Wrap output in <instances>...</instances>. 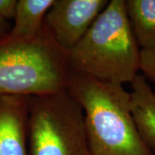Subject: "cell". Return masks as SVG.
Here are the masks:
<instances>
[{
    "mask_svg": "<svg viewBox=\"0 0 155 155\" xmlns=\"http://www.w3.org/2000/svg\"><path fill=\"white\" fill-rule=\"evenodd\" d=\"M67 90L82 107L91 155H155L139 133L122 84L71 71Z\"/></svg>",
    "mask_w": 155,
    "mask_h": 155,
    "instance_id": "1",
    "label": "cell"
},
{
    "mask_svg": "<svg viewBox=\"0 0 155 155\" xmlns=\"http://www.w3.org/2000/svg\"><path fill=\"white\" fill-rule=\"evenodd\" d=\"M71 71L105 83H130L140 72V48L125 0H110L88 31L67 52Z\"/></svg>",
    "mask_w": 155,
    "mask_h": 155,
    "instance_id": "2",
    "label": "cell"
},
{
    "mask_svg": "<svg viewBox=\"0 0 155 155\" xmlns=\"http://www.w3.org/2000/svg\"><path fill=\"white\" fill-rule=\"evenodd\" d=\"M71 69L67 52L44 26L37 36L0 39V97H39L67 90Z\"/></svg>",
    "mask_w": 155,
    "mask_h": 155,
    "instance_id": "3",
    "label": "cell"
},
{
    "mask_svg": "<svg viewBox=\"0 0 155 155\" xmlns=\"http://www.w3.org/2000/svg\"><path fill=\"white\" fill-rule=\"evenodd\" d=\"M29 155H91L82 107L68 90L29 97Z\"/></svg>",
    "mask_w": 155,
    "mask_h": 155,
    "instance_id": "4",
    "label": "cell"
},
{
    "mask_svg": "<svg viewBox=\"0 0 155 155\" xmlns=\"http://www.w3.org/2000/svg\"><path fill=\"white\" fill-rule=\"evenodd\" d=\"M108 0H54L45 17V26L66 52L83 38L105 9Z\"/></svg>",
    "mask_w": 155,
    "mask_h": 155,
    "instance_id": "5",
    "label": "cell"
},
{
    "mask_svg": "<svg viewBox=\"0 0 155 155\" xmlns=\"http://www.w3.org/2000/svg\"><path fill=\"white\" fill-rule=\"evenodd\" d=\"M28 104V97H0V155H29Z\"/></svg>",
    "mask_w": 155,
    "mask_h": 155,
    "instance_id": "6",
    "label": "cell"
},
{
    "mask_svg": "<svg viewBox=\"0 0 155 155\" xmlns=\"http://www.w3.org/2000/svg\"><path fill=\"white\" fill-rule=\"evenodd\" d=\"M130 110L145 143L155 154V91L139 73L131 82Z\"/></svg>",
    "mask_w": 155,
    "mask_h": 155,
    "instance_id": "7",
    "label": "cell"
},
{
    "mask_svg": "<svg viewBox=\"0 0 155 155\" xmlns=\"http://www.w3.org/2000/svg\"><path fill=\"white\" fill-rule=\"evenodd\" d=\"M54 0H17L13 23L7 34L12 39L37 36L45 26V17Z\"/></svg>",
    "mask_w": 155,
    "mask_h": 155,
    "instance_id": "8",
    "label": "cell"
},
{
    "mask_svg": "<svg viewBox=\"0 0 155 155\" xmlns=\"http://www.w3.org/2000/svg\"><path fill=\"white\" fill-rule=\"evenodd\" d=\"M125 7L140 48L155 47V0H125Z\"/></svg>",
    "mask_w": 155,
    "mask_h": 155,
    "instance_id": "9",
    "label": "cell"
},
{
    "mask_svg": "<svg viewBox=\"0 0 155 155\" xmlns=\"http://www.w3.org/2000/svg\"><path fill=\"white\" fill-rule=\"evenodd\" d=\"M140 71L155 86V47L149 49H140Z\"/></svg>",
    "mask_w": 155,
    "mask_h": 155,
    "instance_id": "10",
    "label": "cell"
},
{
    "mask_svg": "<svg viewBox=\"0 0 155 155\" xmlns=\"http://www.w3.org/2000/svg\"><path fill=\"white\" fill-rule=\"evenodd\" d=\"M17 0H0V18L12 21L15 15Z\"/></svg>",
    "mask_w": 155,
    "mask_h": 155,
    "instance_id": "11",
    "label": "cell"
},
{
    "mask_svg": "<svg viewBox=\"0 0 155 155\" xmlns=\"http://www.w3.org/2000/svg\"><path fill=\"white\" fill-rule=\"evenodd\" d=\"M11 28V22L0 18V39L5 37Z\"/></svg>",
    "mask_w": 155,
    "mask_h": 155,
    "instance_id": "12",
    "label": "cell"
}]
</instances>
